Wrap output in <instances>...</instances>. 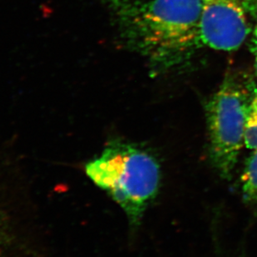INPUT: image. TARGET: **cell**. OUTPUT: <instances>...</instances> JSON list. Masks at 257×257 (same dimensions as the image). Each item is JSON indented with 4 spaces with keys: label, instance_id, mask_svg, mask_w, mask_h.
Wrapping results in <instances>:
<instances>
[{
    "label": "cell",
    "instance_id": "obj_1",
    "mask_svg": "<svg viewBox=\"0 0 257 257\" xmlns=\"http://www.w3.org/2000/svg\"><path fill=\"white\" fill-rule=\"evenodd\" d=\"M124 42L156 69L188 60L200 47L202 0H106Z\"/></svg>",
    "mask_w": 257,
    "mask_h": 257
},
{
    "label": "cell",
    "instance_id": "obj_2",
    "mask_svg": "<svg viewBox=\"0 0 257 257\" xmlns=\"http://www.w3.org/2000/svg\"><path fill=\"white\" fill-rule=\"evenodd\" d=\"M87 176L123 209L131 225H138L158 191L161 171L153 156L122 142L109 145L85 168Z\"/></svg>",
    "mask_w": 257,
    "mask_h": 257
},
{
    "label": "cell",
    "instance_id": "obj_3",
    "mask_svg": "<svg viewBox=\"0 0 257 257\" xmlns=\"http://www.w3.org/2000/svg\"><path fill=\"white\" fill-rule=\"evenodd\" d=\"M250 99L242 84L228 75L206 105L210 161L223 178L231 176L245 146Z\"/></svg>",
    "mask_w": 257,
    "mask_h": 257
},
{
    "label": "cell",
    "instance_id": "obj_4",
    "mask_svg": "<svg viewBox=\"0 0 257 257\" xmlns=\"http://www.w3.org/2000/svg\"><path fill=\"white\" fill-rule=\"evenodd\" d=\"M199 24L200 47L234 51L250 32V20L257 16V0H202Z\"/></svg>",
    "mask_w": 257,
    "mask_h": 257
},
{
    "label": "cell",
    "instance_id": "obj_5",
    "mask_svg": "<svg viewBox=\"0 0 257 257\" xmlns=\"http://www.w3.org/2000/svg\"><path fill=\"white\" fill-rule=\"evenodd\" d=\"M252 151L245 163L241 183L244 199L257 207V150Z\"/></svg>",
    "mask_w": 257,
    "mask_h": 257
},
{
    "label": "cell",
    "instance_id": "obj_6",
    "mask_svg": "<svg viewBox=\"0 0 257 257\" xmlns=\"http://www.w3.org/2000/svg\"><path fill=\"white\" fill-rule=\"evenodd\" d=\"M245 146L251 151L257 150V91L251 95L245 124Z\"/></svg>",
    "mask_w": 257,
    "mask_h": 257
},
{
    "label": "cell",
    "instance_id": "obj_7",
    "mask_svg": "<svg viewBox=\"0 0 257 257\" xmlns=\"http://www.w3.org/2000/svg\"><path fill=\"white\" fill-rule=\"evenodd\" d=\"M253 53L255 55V74L257 76V27L255 28L254 31V36H253Z\"/></svg>",
    "mask_w": 257,
    "mask_h": 257
}]
</instances>
